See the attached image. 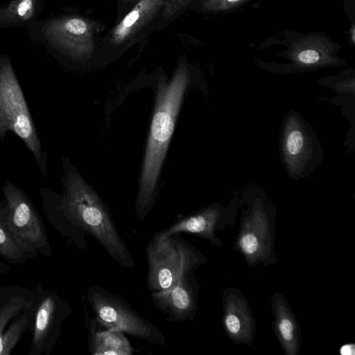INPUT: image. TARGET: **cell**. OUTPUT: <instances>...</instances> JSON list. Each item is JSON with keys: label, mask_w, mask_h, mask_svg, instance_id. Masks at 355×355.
Instances as JSON below:
<instances>
[{"label": "cell", "mask_w": 355, "mask_h": 355, "mask_svg": "<svg viewBox=\"0 0 355 355\" xmlns=\"http://www.w3.org/2000/svg\"><path fill=\"white\" fill-rule=\"evenodd\" d=\"M350 350L354 351V344H347L343 345L340 348V353L342 354H351Z\"/></svg>", "instance_id": "d4e9b609"}, {"label": "cell", "mask_w": 355, "mask_h": 355, "mask_svg": "<svg viewBox=\"0 0 355 355\" xmlns=\"http://www.w3.org/2000/svg\"><path fill=\"white\" fill-rule=\"evenodd\" d=\"M287 58L291 61L290 64L265 69L280 74L297 73L345 64V62L335 55L334 48L327 41L318 37L299 40L291 49Z\"/></svg>", "instance_id": "5bb4252c"}, {"label": "cell", "mask_w": 355, "mask_h": 355, "mask_svg": "<svg viewBox=\"0 0 355 355\" xmlns=\"http://www.w3.org/2000/svg\"><path fill=\"white\" fill-rule=\"evenodd\" d=\"M123 2L132 1L133 0H122Z\"/></svg>", "instance_id": "4316f807"}, {"label": "cell", "mask_w": 355, "mask_h": 355, "mask_svg": "<svg viewBox=\"0 0 355 355\" xmlns=\"http://www.w3.org/2000/svg\"><path fill=\"white\" fill-rule=\"evenodd\" d=\"M354 33H355L354 26L352 25V26L351 28V35H352L351 40H352L353 43H354V42H355V40H354V39H355Z\"/></svg>", "instance_id": "484cf974"}, {"label": "cell", "mask_w": 355, "mask_h": 355, "mask_svg": "<svg viewBox=\"0 0 355 355\" xmlns=\"http://www.w3.org/2000/svg\"><path fill=\"white\" fill-rule=\"evenodd\" d=\"M35 299L29 298L25 294H18L12 296L0 307V342L3 331L9 322L23 311L29 309L34 304Z\"/></svg>", "instance_id": "ffe728a7"}, {"label": "cell", "mask_w": 355, "mask_h": 355, "mask_svg": "<svg viewBox=\"0 0 355 355\" xmlns=\"http://www.w3.org/2000/svg\"><path fill=\"white\" fill-rule=\"evenodd\" d=\"M0 255L12 263H21L28 253L14 239L0 219Z\"/></svg>", "instance_id": "7402d4cb"}, {"label": "cell", "mask_w": 355, "mask_h": 355, "mask_svg": "<svg viewBox=\"0 0 355 355\" xmlns=\"http://www.w3.org/2000/svg\"><path fill=\"white\" fill-rule=\"evenodd\" d=\"M242 209L239 230L233 248L243 257L249 267L276 264L275 250L277 211L263 189L249 184L241 196Z\"/></svg>", "instance_id": "3957f363"}, {"label": "cell", "mask_w": 355, "mask_h": 355, "mask_svg": "<svg viewBox=\"0 0 355 355\" xmlns=\"http://www.w3.org/2000/svg\"><path fill=\"white\" fill-rule=\"evenodd\" d=\"M280 158L290 178H306L322 164L323 150L315 130L296 110L284 116L279 134Z\"/></svg>", "instance_id": "277c9868"}, {"label": "cell", "mask_w": 355, "mask_h": 355, "mask_svg": "<svg viewBox=\"0 0 355 355\" xmlns=\"http://www.w3.org/2000/svg\"><path fill=\"white\" fill-rule=\"evenodd\" d=\"M192 0H166L163 7V16L170 17L187 6Z\"/></svg>", "instance_id": "cb8c5ba5"}, {"label": "cell", "mask_w": 355, "mask_h": 355, "mask_svg": "<svg viewBox=\"0 0 355 355\" xmlns=\"http://www.w3.org/2000/svg\"><path fill=\"white\" fill-rule=\"evenodd\" d=\"M87 302L101 323L121 330L150 344L164 346L166 338L150 321L144 318L122 297L99 286H89Z\"/></svg>", "instance_id": "8992f818"}, {"label": "cell", "mask_w": 355, "mask_h": 355, "mask_svg": "<svg viewBox=\"0 0 355 355\" xmlns=\"http://www.w3.org/2000/svg\"><path fill=\"white\" fill-rule=\"evenodd\" d=\"M35 0H13L0 10V20L24 21L32 18L35 11Z\"/></svg>", "instance_id": "44dd1931"}, {"label": "cell", "mask_w": 355, "mask_h": 355, "mask_svg": "<svg viewBox=\"0 0 355 355\" xmlns=\"http://www.w3.org/2000/svg\"><path fill=\"white\" fill-rule=\"evenodd\" d=\"M12 131L37 159L42 153L40 139L21 87L8 60L0 64V137Z\"/></svg>", "instance_id": "ba28073f"}, {"label": "cell", "mask_w": 355, "mask_h": 355, "mask_svg": "<svg viewBox=\"0 0 355 355\" xmlns=\"http://www.w3.org/2000/svg\"><path fill=\"white\" fill-rule=\"evenodd\" d=\"M189 80L182 64L169 83L160 80L135 203L137 218L144 221L150 211L159 175L173 135L176 116Z\"/></svg>", "instance_id": "6da1fadb"}, {"label": "cell", "mask_w": 355, "mask_h": 355, "mask_svg": "<svg viewBox=\"0 0 355 355\" xmlns=\"http://www.w3.org/2000/svg\"><path fill=\"white\" fill-rule=\"evenodd\" d=\"M34 306L29 355L48 354L60 335L62 322L71 312L69 304L53 292L42 291Z\"/></svg>", "instance_id": "7c38bea8"}, {"label": "cell", "mask_w": 355, "mask_h": 355, "mask_svg": "<svg viewBox=\"0 0 355 355\" xmlns=\"http://www.w3.org/2000/svg\"><path fill=\"white\" fill-rule=\"evenodd\" d=\"M2 190L6 205L0 219L14 239L27 253L50 256L51 250L45 229L31 202L9 181Z\"/></svg>", "instance_id": "52a82bcc"}, {"label": "cell", "mask_w": 355, "mask_h": 355, "mask_svg": "<svg viewBox=\"0 0 355 355\" xmlns=\"http://www.w3.org/2000/svg\"><path fill=\"white\" fill-rule=\"evenodd\" d=\"M166 0H139L114 26L110 41L121 46L133 39L163 8Z\"/></svg>", "instance_id": "ac0fdd59"}, {"label": "cell", "mask_w": 355, "mask_h": 355, "mask_svg": "<svg viewBox=\"0 0 355 355\" xmlns=\"http://www.w3.org/2000/svg\"><path fill=\"white\" fill-rule=\"evenodd\" d=\"M33 314L34 307L32 306L3 332L0 342V355H10L11 354L33 319Z\"/></svg>", "instance_id": "d6986e66"}, {"label": "cell", "mask_w": 355, "mask_h": 355, "mask_svg": "<svg viewBox=\"0 0 355 355\" xmlns=\"http://www.w3.org/2000/svg\"><path fill=\"white\" fill-rule=\"evenodd\" d=\"M182 268L176 283L162 292H151L153 306L171 322L192 321L197 315L200 284L195 270L207 258L188 241L182 246Z\"/></svg>", "instance_id": "5b68a950"}, {"label": "cell", "mask_w": 355, "mask_h": 355, "mask_svg": "<svg viewBox=\"0 0 355 355\" xmlns=\"http://www.w3.org/2000/svg\"><path fill=\"white\" fill-rule=\"evenodd\" d=\"M248 0H204L202 8L209 12H223L231 10Z\"/></svg>", "instance_id": "603a6c76"}, {"label": "cell", "mask_w": 355, "mask_h": 355, "mask_svg": "<svg viewBox=\"0 0 355 355\" xmlns=\"http://www.w3.org/2000/svg\"><path fill=\"white\" fill-rule=\"evenodd\" d=\"M62 205L66 217L98 241L118 264L127 268L135 266L106 206L92 187L71 171L67 175Z\"/></svg>", "instance_id": "7a4b0ae2"}, {"label": "cell", "mask_w": 355, "mask_h": 355, "mask_svg": "<svg viewBox=\"0 0 355 355\" xmlns=\"http://www.w3.org/2000/svg\"><path fill=\"white\" fill-rule=\"evenodd\" d=\"M148 263L146 286L151 292L173 286L182 268V252L178 234L156 232L146 245Z\"/></svg>", "instance_id": "9c48e42d"}, {"label": "cell", "mask_w": 355, "mask_h": 355, "mask_svg": "<svg viewBox=\"0 0 355 355\" xmlns=\"http://www.w3.org/2000/svg\"><path fill=\"white\" fill-rule=\"evenodd\" d=\"M89 351L92 355H131L133 353L125 333L100 322L85 309Z\"/></svg>", "instance_id": "e0dca14e"}, {"label": "cell", "mask_w": 355, "mask_h": 355, "mask_svg": "<svg viewBox=\"0 0 355 355\" xmlns=\"http://www.w3.org/2000/svg\"><path fill=\"white\" fill-rule=\"evenodd\" d=\"M270 306L272 331L283 351L286 355H298L302 345L301 329L291 306L278 291L273 293Z\"/></svg>", "instance_id": "9a60e30c"}, {"label": "cell", "mask_w": 355, "mask_h": 355, "mask_svg": "<svg viewBox=\"0 0 355 355\" xmlns=\"http://www.w3.org/2000/svg\"><path fill=\"white\" fill-rule=\"evenodd\" d=\"M96 22L79 16H67L48 21L42 28L46 39L65 54L81 61L95 49Z\"/></svg>", "instance_id": "8fae6325"}, {"label": "cell", "mask_w": 355, "mask_h": 355, "mask_svg": "<svg viewBox=\"0 0 355 355\" xmlns=\"http://www.w3.org/2000/svg\"><path fill=\"white\" fill-rule=\"evenodd\" d=\"M319 84L331 88L336 94L327 101L341 107L343 116L348 120L350 128L343 143L347 153L354 151L355 147V75L354 70L347 69L337 76L323 78Z\"/></svg>", "instance_id": "2e32d148"}, {"label": "cell", "mask_w": 355, "mask_h": 355, "mask_svg": "<svg viewBox=\"0 0 355 355\" xmlns=\"http://www.w3.org/2000/svg\"><path fill=\"white\" fill-rule=\"evenodd\" d=\"M241 207V198L235 193L227 205L218 202L209 204L178 220L162 232L168 236L179 233L196 235L219 247L223 241L216 235V230H223L227 226L233 227Z\"/></svg>", "instance_id": "30bf717a"}, {"label": "cell", "mask_w": 355, "mask_h": 355, "mask_svg": "<svg viewBox=\"0 0 355 355\" xmlns=\"http://www.w3.org/2000/svg\"><path fill=\"white\" fill-rule=\"evenodd\" d=\"M223 330L236 345L250 346L257 337V325L250 305L237 288L229 286L222 293Z\"/></svg>", "instance_id": "4fadbf2b"}]
</instances>
